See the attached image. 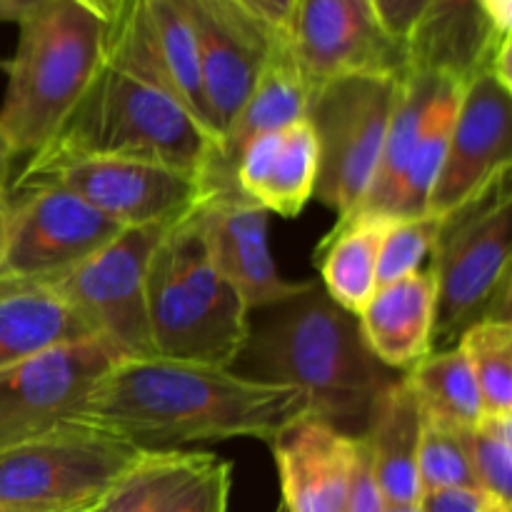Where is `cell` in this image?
Returning a JSON list of instances; mask_svg holds the SVG:
<instances>
[{
	"label": "cell",
	"mask_w": 512,
	"mask_h": 512,
	"mask_svg": "<svg viewBox=\"0 0 512 512\" xmlns=\"http://www.w3.org/2000/svg\"><path fill=\"white\" fill-rule=\"evenodd\" d=\"M318 138L308 118L258 135L235 160V185L268 213L295 218L318 183Z\"/></svg>",
	"instance_id": "cell-19"
},
{
	"label": "cell",
	"mask_w": 512,
	"mask_h": 512,
	"mask_svg": "<svg viewBox=\"0 0 512 512\" xmlns=\"http://www.w3.org/2000/svg\"><path fill=\"white\" fill-rule=\"evenodd\" d=\"M310 415L290 385L248 378L233 368L165 358H120L88 390L73 418L145 450L275 435Z\"/></svg>",
	"instance_id": "cell-1"
},
{
	"label": "cell",
	"mask_w": 512,
	"mask_h": 512,
	"mask_svg": "<svg viewBox=\"0 0 512 512\" xmlns=\"http://www.w3.org/2000/svg\"><path fill=\"white\" fill-rule=\"evenodd\" d=\"M383 512H420L418 505H385Z\"/></svg>",
	"instance_id": "cell-45"
},
{
	"label": "cell",
	"mask_w": 512,
	"mask_h": 512,
	"mask_svg": "<svg viewBox=\"0 0 512 512\" xmlns=\"http://www.w3.org/2000/svg\"><path fill=\"white\" fill-rule=\"evenodd\" d=\"M435 73L433 70H420L408 65V70L400 78L398 100H395L393 118H390L388 138H385L383 158L375 173L373 185L365 195L363 205L355 213H375L388 215L393 210V200L398 195L400 180H403L405 168H408L410 150H413L418 130L423 125L425 108H428L430 93H433Z\"/></svg>",
	"instance_id": "cell-28"
},
{
	"label": "cell",
	"mask_w": 512,
	"mask_h": 512,
	"mask_svg": "<svg viewBox=\"0 0 512 512\" xmlns=\"http://www.w3.org/2000/svg\"><path fill=\"white\" fill-rule=\"evenodd\" d=\"M13 185H58L123 228L175 223L208 195L203 178L195 173L100 155L35 153Z\"/></svg>",
	"instance_id": "cell-9"
},
{
	"label": "cell",
	"mask_w": 512,
	"mask_h": 512,
	"mask_svg": "<svg viewBox=\"0 0 512 512\" xmlns=\"http://www.w3.org/2000/svg\"><path fill=\"white\" fill-rule=\"evenodd\" d=\"M308 98V83H305L303 73L295 65L285 38H278L270 48L268 58H265L263 70H260L258 80L250 90L248 100L238 110V115L220 138L218 148H215L213 160H210L203 178L205 190L208 193L225 188L238 190V185H235V160H238L240 150L258 135L283 130L288 125L298 123V120H305Z\"/></svg>",
	"instance_id": "cell-18"
},
{
	"label": "cell",
	"mask_w": 512,
	"mask_h": 512,
	"mask_svg": "<svg viewBox=\"0 0 512 512\" xmlns=\"http://www.w3.org/2000/svg\"><path fill=\"white\" fill-rule=\"evenodd\" d=\"M505 38L490 28L478 0H428L408 40V58L413 68L468 83L488 65L493 50Z\"/></svg>",
	"instance_id": "cell-22"
},
{
	"label": "cell",
	"mask_w": 512,
	"mask_h": 512,
	"mask_svg": "<svg viewBox=\"0 0 512 512\" xmlns=\"http://www.w3.org/2000/svg\"><path fill=\"white\" fill-rule=\"evenodd\" d=\"M15 153L8 145V140L0 135V193H8L10 188V173H13Z\"/></svg>",
	"instance_id": "cell-42"
},
{
	"label": "cell",
	"mask_w": 512,
	"mask_h": 512,
	"mask_svg": "<svg viewBox=\"0 0 512 512\" xmlns=\"http://www.w3.org/2000/svg\"><path fill=\"white\" fill-rule=\"evenodd\" d=\"M230 485H233V465L215 458L175 495L165 512H228Z\"/></svg>",
	"instance_id": "cell-34"
},
{
	"label": "cell",
	"mask_w": 512,
	"mask_h": 512,
	"mask_svg": "<svg viewBox=\"0 0 512 512\" xmlns=\"http://www.w3.org/2000/svg\"><path fill=\"white\" fill-rule=\"evenodd\" d=\"M18 45L5 60L0 135L15 158L53 140L98 73L108 23L75 0H43L18 23Z\"/></svg>",
	"instance_id": "cell-4"
},
{
	"label": "cell",
	"mask_w": 512,
	"mask_h": 512,
	"mask_svg": "<svg viewBox=\"0 0 512 512\" xmlns=\"http://www.w3.org/2000/svg\"><path fill=\"white\" fill-rule=\"evenodd\" d=\"M238 3H240V0H238Z\"/></svg>",
	"instance_id": "cell-49"
},
{
	"label": "cell",
	"mask_w": 512,
	"mask_h": 512,
	"mask_svg": "<svg viewBox=\"0 0 512 512\" xmlns=\"http://www.w3.org/2000/svg\"><path fill=\"white\" fill-rule=\"evenodd\" d=\"M215 460L193 450H150L93 512H165L175 495Z\"/></svg>",
	"instance_id": "cell-29"
},
{
	"label": "cell",
	"mask_w": 512,
	"mask_h": 512,
	"mask_svg": "<svg viewBox=\"0 0 512 512\" xmlns=\"http://www.w3.org/2000/svg\"><path fill=\"white\" fill-rule=\"evenodd\" d=\"M88 338L98 335L50 285L18 283L0 295V370Z\"/></svg>",
	"instance_id": "cell-23"
},
{
	"label": "cell",
	"mask_w": 512,
	"mask_h": 512,
	"mask_svg": "<svg viewBox=\"0 0 512 512\" xmlns=\"http://www.w3.org/2000/svg\"><path fill=\"white\" fill-rule=\"evenodd\" d=\"M480 512H510V503H503V500L490 498L488 503H485V508Z\"/></svg>",
	"instance_id": "cell-44"
},
{
	"label": "cell",
	"mask_w": 512,
	"mask_h": 512,
	"mask_svg": "<svg viewBox=\"0 0 512 512\" xmlns=\"http://www.w3.org/2000/svg\"><path fill=\"white\" fill-rule=\"evenodd\" d=\"M475 485L488 498L510 503L512 485V415H485L463 430Z\"/></svg>",
	"instance_id": "cell-31"
},
{
	"label": "cell",
	"mask_w": 512,
	"mask_h": 512,
	"mask_svg": "<svg viewBox=\"0 0 512 512\" xmlns=\"http://www.w3.org/2000/svg\"><path fill=\"white\" fill-rule=\"evenodd\" d=\"M38 153L145 160L205 178L215 138L170 88L155 60L140 0H128L108 25L98 73Z\"/></svg>",
	"instance_id": "cell-2"
},
{
	"label": "cell",
	"mask_w": 512,
	"mask_h": 512,
	"mask_svg": "<svg viewBox=\"0 0 512 512\" xmlns=\"http://www.w3.org/2000/svg\"><path fill=\"white\" fill-rule=\"evenodd\" d=\"M383 508H385V500L383 495H380L378 483H375L373 470H370L368 448H365V440L360 438L358 463H355L353 483H350L345 512H383Z\"/></svg>",
	"instance_id": "cell-36"
},
{
	"label": "cell",
	"mask_w": 512,
	"mask_h": 512,
	"mask_svg": "<svg viewBox=\"0 0 512 512\" xmlns=\"http://www.w3.org/2000/svg\"><path fill=\"white\" fill-rule=\"evenodd\" d=\"M370 5H373L383 28L395 40L408 45L415 25L420 23L425 8H428V0H370Z\"/></svg>",
	"instance_id": "cell-35"
},
{
	"label": "cell",
	"mask_w": 512,
	"mask_h": 512,
	"mask_svg": "<svg viewBox=\"0 0 512 512\" xmlns=\"http://www.w3.org/2000/svg\"><path fill=\"white\" fill-rule=\"evenodd\" d=\"M285 512H345L360 438L305 415L270 443Z\"/></svg>",
	"instance_id": "cell-17"
},
{
	"label": "cell",
	"mask_w": 512,
	"mask_h": 512,
	"mask_svg": "<svg viewBox=\"0 0 512 512\" xmlns=\"http://www.w3.org/2000/svg\"><path fill=\"white\" fill-rule=\"evenodd\" d=\"M418 478L423 493L445 488H478L473 478V468H470L468 450H465L463 430L448 428V425H440L423 415Z\"/></svg>",
	"instance_id": "cell-32"
},
{
	"label": "cell",
	"mask_w": 512,
	"mask_h": 512,
	"mask_svg": "<svg viewBox=\"0 0 512 512\" xmlns=\"http://www.w3.org/2000/svg\"><path fill=\"white\" fill-rule=\"evenodd\" d=\"M5 240H8V193H0V268L5 258Z\"/></svg>",
	"instance_id": "cell-43"
},
{
	"label": "cell",
	"mask_w": 512,
	"mask_h": 512,
	"mask_svg": "<svg viewBox=\"0 0 512 512\" xmlns=\"http://www.w3.org/2000/svg\"><path fill=\"white\" fill-rule=\"evenodd\" d=\"M140 3H143L155 60L163 68L170 88L178 95L180 103L215 138L208 105H205L203 80H200L198 43H195V33L190 28L188 15L180 8L178 0H140ZM215 145H218V140H215Z\"/></svg>",
	"instance_id": "cell-27"
},
{
	"label": "cell",
	"mask_w": 512,
	"mask_h": 512,
	"mask_svg": "<svg viewBox=\"0 0 512 512\" xmlns=\"http://www.w3.org/2000/svg\"><path fill=\"white\" fill-rule=\"evenodd\" d=\"M425 418L455 430H468L485 418L483 398L458 345L433 350L405 373Z\"/></svg>",
	"instance_id": "cell-26"
},
{
	"label": "cell",
	"mask_w": 512,
	"mask_h": 512,
	"mask_svg": "<svg viewBox=\"0 0 512 512\" xmlns=\"http://www.w3.org/2000/svg\"><path fill=\"white\" fill-rule=\"evenodd\" d=\"M75 3H80L85 10H90L95 18H100L103 23L110 25L120 13H123L128 0H75Z\"/></svg>",
	"instance_id": "cell-40"
},
{
	"label": "cell",
	"mask_w": 512,
	"mask_h": 512,
	"mask_svg": "<svg viewBox=\"0 0 512 512\" xmlns=\"http://www.w3.org/2000/svg\"><path fill=\"white\" fill-rule=\"evenodd\" d=\"M268 210L240 190H210L195 208L208 258L245 300L250 313L293 298L308 285L280 275L268 243Z\"/></svg>",
	"instance_id": "cell-16"
},
{
	"label": "cell",
	"mask_w": 512,
	"mask_h": 512,
	"mask_svg": "<svg viewBox=\"0 0 512 512\" xmlns=\"http://www.w3.org/2000/svg\"><path fill=\"white\" fill-rule=\"evenodd\" d=\"M0 512H20V510H3V508H0Z\"/></svg>",
	"instance_id": "cell-47"
},
{
	"label": "cell",
	"mask_w": 512,
	"mask_h": 512,
	"mask_svg": "<svg viewBox=\"0 0 512 512\" xmlns=\"http://www.w3.org/2000/svg\"><path fill=\"white\" fill-rule=\"evenodd\" d=\"M43 0H0V23H20Z\"/></svg>",
	"instance_id": "cell-41"
},
{
	"label": "cell",
	"mask_w": 512,
	"mask_h": 512,
	"mask_svg": "<svg viewBox=\"0 0 512 512\" xmlns=\"http://www.w3.org/2000/svg\"><path fill=\"white\" fill-rule=\"evenodd\" d=\"M440 225L443 218L428 213L413 218H390L380 243L378 285L395 283L423 270L425 260L433 255Z\"/></svg>",
	"instance_id": "cell-33"
},
{
	"label": "cell",
	"mask_w": 512,
	"mask_h": 512,
	"mask_svg": "<svg viewBox=\"0 0 512 512\" xmlns=\"http://www.w3.org/2000/svg\"><path fill=\"white\" fill-rule=\"evenodd\" d=\"M480 10H483L485 20L490 23V28L495 30V35L505 38L512 30V0H478Z\"/></svg>",
	"instance_id": "cell-39"
},
{
	"label": "cell",
	"mask_w": 512,
	"mask_h": 512,
	"mask_svg": "<svg viewBox=\"0 0 512 512\" xmlns=\"http://www.w3.org/2000/svg\"><path fill=\"white\" fill-rule=\"evenodd\" d=\"M148 453L108 430L68 418L0 453V508L93 510Z\"/></svg>",
	"instance_id": "cell-7"
},
{
	"label": "cell",
	"mask_w": 512,
	"mask_h": 512,
	"mask_svg": "<svg viewBox=\"0 0 512 512\" xmlns=\"http://www.w3.org/2000/svg\"><path fill=\"white\" fill-rule=\"evenodd\" d=\"M483 398L485 415H512V325L480 320L458 338Z\"/></svg>",
	"instance_id": "cell-30"
},
{
	"label": "cell",
	"mask_w": 512,
	"mask_h": 512,
	"mask_svg": "<svg viewBox=\"0 0 512 512\" xmlns=\"http://www.w3.org/2000/svg\"><path fill=\"white\" fill-rule=\"evenodd\" d=\"M240 5H243L258 23H263L265 28L273 33V38H285V30H288L295 0H240Z\"/></svg>",
	"instance_id": "cell-38"
},
{
	"label": "cell",
	"mask_w": 512,
	"mask_h": 512,
	"mask_svg": "<svg viewBox=\"0 0 512 512\" xmlns=\"http://www.w3.org/2000/svg\"><path fill=\"white\" fill-rule=\"evenodd\" d=\"M488 500L478 488H445L420 495L418 508L420 512H480Z\"/></svg>",
	"instance_id": "cell-37"
},
{
	"label": "cell",
	"mask_w": 512,
	"mask_h": 512,
	"mask_svg": "<svg viewBox=\"0 0 512 512\" xmlns=\"http://www.w3.org/2000/svg\"><path fill=\"white\" fill-rule=\"evenodd\" d=\"M512 88L480 70L465 83L450 130L448 150L425 213L448 218L485 185L510 170Z\"/></svg>",
	"instance_id": "cell-14"
},
{
	"label": "cell",
	"mask_w": 512,
	"mask_h": 512,
	"mask_svg": "<svg viewBox=\"0 0 512 512\" xmlns=\"http://www.w3.org/2000/svg\"><path fill=\"white\" fill-rule=\"evenodd\" d=\"M403 73L345 75L310 88L305 118L320 158L313 198L338 220L353 215L373 185Z\"/></svg>",
	"instance_id": "cell-8"
},
{
	"label": "cell",
	"mask_w": 512,
	"mask_h": 512,
	"mask_svg": "<svg viewBox=\"0 0 512 512\" xmlns=\"http://www.w3.org/2000/svg\"><path fill=\"white\" fill-rule=\"evenodd\" d=\"M18 283H25V280H13V278H0V295L3 293H8L10 288H13V285H18Z\"/></svg>",
	"instance_id": "cell-46"
},
{
	"label": "cell",
	"mask_w": 512,
	"mask_h": 512,
	"mask_svg": "<svg viewBox=\"0 0 512 512\" xmlns=\"http://www.w3.org/2000/svg\"><path fill=\"white\" fill-rule=\"evenodd\" d=\"M95 510V508H93ZM93 510H80V512H93Z\"/></svg>",
	"instance_id": "cell-48"
},
{
	"label": "cell",
	"mask_w": 512,
	"mask_h": 512,
	"mask_svg": "<svg viewBox=\"0 0 512 512\" xmlns=\"http://www.w3.org/2000/svg\"><path fill=\"white\" fill-rule=\"evenodd\" d=\"M123 230L58 185L8 188V240L0 278L50 285Z\"/></svg>",
	"instance_id": "cell-11"
},
{
	"label": "cell",
	"mask_w": 512,
	"mask_h": 512,
	"mask_svg": "<svg viewBox=\"0 0 512 512\" xmlns=\"http://www.w3.org/2000/svg\"><path fill=\"white\" fill-rule=\"evenodd\" d=\"M510 170L490 180L473 200L443 218L433 248V350L453 348L480 320H510Z\"/></svg>",
	"instance_id": "cell-6"
},
{
	"label": "cell",
	"mask_w": 512,
	"mask_h": 512,
	"mask_svg": "<svg viewBox=\"0 0 512 512\" xmlns=\"http://www.w3.org/2000/svg\"><path fill=\"white\" fill-rule=\"evenodd\" d=\"M423 408L405 378H395L375 403L363 440L385 505H418V450Z\"/></svg>",
	"instance_id": "cell-21"
},
{
	"label": "cell",
	"mask_w": 512,
	"mask_h": 512,
	"mask_svg": "<svg viewBox=\"0 0 512 512\" xmlns=\"http://www.w3.org/2000/svg\"><path fill=\"white\" fill-rule=\"evenodd\" d=\"M388 215L353 213L338 220L315 253L320 285L333 303L358 315L378 288V258Z\"/></svg>",
	"instance_id": "cell-24"
},
{
	"label": "cell",
	"mask_w": 512,
	"mask_h": 512,
	"mask_svg": "<svg viewBox=\"0 0 512 512\" xmlns=\"http://www.w3.org/2000/svg\"><path fill=\"white\" fill-rule=\"evenodd\" d=\"M435 305L438 288L430 265L408 278L378 285L358 313L360 330L375 360L388 370L408 373L433 353Z\"/></svg>",
	"instance_id": "cell-20"
},
{
	"label": "cell",
	"mask_w": 512,
	"mask_h": 512,
	"mask_svg": "<svg viewBox=\"0 0 512 512\" xmlns=\"http://www.w3.org/2000/svg\"><path fill=\"white\" fill-rule=\"evenodd\" d=\"M285 43L308 88L345 75H395L410 65L370 0H295Z\"/></svg>",
	"instance_id": "cell-12"
},
{
	"label": "cell",
	"mask_w": 512,
	"mask_h": 512,
	"mask_svg": "<svg viewBox=\"0 0 512 512\" xmlns=\"http://www.w3.org/2000/svg\"><path fill=\"white\" fill-rule=\"evenodd\" d=\"M148 328L155 358L233 368L250 333V310L220 275L195 210L160 238L148 265Z\"/></svg>",
	"instance_id": "cell-5"
},
{
	"label": "cell",
	"mask_w": 512,
	"mask_h": 512,
	"mask_svg": "<svg viewBox=\"0 0 512 512\" xmlns=\"http://www.w3.org/2000/svg\"><path fill=\"white\" fill-rule=\"evenodd\" d=\"M170 225L123 228L93 258L50 283L123 358H155L148 328V265Z\"/></svg>",
	"instance_id": "cell-10"
},
{
	"label": "cell",
	"mask_w": 512,
	"mask_h": 512,
	"mask_svg": "<svg viewBox=\"0 0 512 512\" xmlns=\"http://www.w3.org/2000/svg\"><path fill=\"white\" fill-rule=\"evenodd\" d=\"M120 358L103 338H88L0 370V453L73 418Z\"/></svg>",
	"instance_id": "cell-13"
},
{
	"label": "cell",
	"mask_w": 512,
	"mask_h": 512,
	"mask_svg": "<svg viewBox=\"0 0 512 512\" xmlns=\"http://www.w3.org/2000/svg\"><path fill=\"white\" fill-rule=\"evenodd\" d=\"M195 33L205 105L215 140L248 100L278 38L238 0H178ZM218 148V145H215Z\"/></svg>",
	"instance_id": "cell-15"
},
{
	"label": "cell",
	"mask_w": 512,
	"mask_h": 512,
	"mask_svg": "<svg viewBox=\"0 0 512 512\" xmlns=\"http://www.w3.org/2000/svg\"><path fill=\"white\" fill-rule=\"evenodd\" d=\"M260 313L235 360L243 365L238 373L300 390L313 418L363 438L375 403L395 378L370 353L358 315L333 303L315 280Z\"/></svg>",
	"instance_id": "cell-3"
},
{
	"label": "cell",
	"mask_w": 512,
	"mask_h": 512,
	"mask_svg": "<svg viewBox=\"0 0 512 512\" xmlns=\"http://www.w3.org/2000/svg\"><path fill=\"white\" fill-rule=\"evenodd\" d=\"M463 88V80L435 73L433 93H430L418 138H415L413 150H410L408 168H405L403 180H400L390 218L425 215V205H428L435 180H438L440 168H443L445 150H448L450 130H453V120L455 113H458Z\"/></svg>",
	"instance_id": "cell-25"
}]
</instances>
